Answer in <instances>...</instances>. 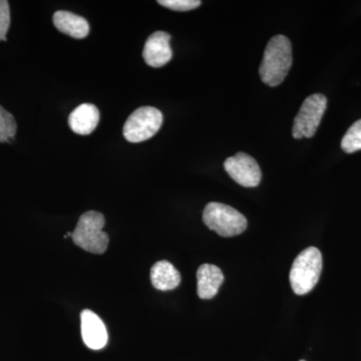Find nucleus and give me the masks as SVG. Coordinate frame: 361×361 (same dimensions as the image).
<instances>
[{
	"mask_svg": "<svg viewBox=\"0 0 361 361\" xmlns=\"http://www.w3.org/2000/svg\"><path fill=\"white\" fill-rule=\"evenodd\" d=\"M292 66L290 40L284 35H275L268 42L259 68L261 80L269 87L281 85Z\"/></svg>",
	"mask_w": 361,
	"mask_h": 361,
	"instance_id": "f257e3e1",
	"label": "nucleus"
},
{
	"mask_svg": "<svg viewBox=\"0 0 361 361\" xmlns=\"http://www.w3.org/2000/svg\"><path fill=\"white\" fill-rule=\"evenodd\" d=\"M322 254L316 247L301 252L292 264L289 280L297 295L310 293L319 281L322 271Z\"/></svg>",
	"mask_w": 361,
	"mask_h": 361,
	"instance_id": "f03ea898",
	"label": "nucleus"
},
{
	"mask_svg": "<svg viewBox=\"0 0 361 361\" xmlns=\"http://www.w3.org/2000/svg\"><path fill=\"white\" fill-rule=\"evenodd\" d=\"M104 217L97 211H89L80 216L77 227L71 234L75 245L94 254H104L109 245V236L104 231Z\"/></svg>",
	"mask_w": 361,
	"mask_h": 361,
	"instance_id": "7ed1b4c3",
	"label": "nucleus"
},
{
	"mask_svg": "<svg viewBox=\"0 0 361 361\" xmlns=\"http://www.w3.org/2000/svg\"><path fill=\"white\" fill-rule=\"evenodd\" d=\"M203 222L209 229L222 237H233L245 231L247 219L243 214L226 204H207L203 212Z\"/></svg>",
	"mask_w": 361,
	"mask_h": 361,
	"instance_id": "20e7f679",
	"label": "nucleus"
},
{
	"mask_svg": "<svg viewBox=\"0 0 361 361\" xmlns=\"http://www.w3.org/2000/svg\"><path fill=\"white\" fill-rule=\"evenodd\" d=\"M163 114L153 106L137 109L123 126V137L130 142H141L151 139L161 129Z\"/></svg>",
	"mask_w": 361,
	"mask_h": 361,
	"instance_id": "39448f33",
	"label": "nucleus"
},
{
	"mask_svg": "<svg viewBox=\"0 0 361 361\" xmlns=\"http://www.w3.org/2000/svg\"><path fill=\"white\" fill-rule=\"evenodd\" d=\"M327 106V99L324 94H314L303 102L300 111L294 120L292 135L294 139L311 137L319 127L322 116Z\"/></svg>",
	"mask_w": 361,
	"mask_h": 361,
	"instance_id": "423d86ee",
	"label": "nucleus"
},
{
	"mask_svg": "<svg viewBox=\"0 0 361 361\" xmlns=\"http://www.w3.org/2000/svg\"><path fill=\"white\" fill-rule=\"evenodd\" d=\"M224 168L235 182L246 188L257 187L262 173L257 161L245 153H238L225 161Z\"/></svg>",
	"mask_w": 361,
	"mask_h": 361,
	"instance_id": "0eeeda50",
	"label": "nucleus"
},
{
	"mask_svg": "<svg viewBox=\"0 0 361 361\" xmlns=\"http://www.w3.org/2000/svg\"><path fill=\"white\" fill-rule=\"evenodd\" d=\"M171 35L165 32H156L149 35L142 51V58L152 68H161L172 59L170 47Z\"/></svg>",
	"mask_w": 361,
	"mask_h": 361,
	"instance_id": "6e6552de",
	"label": "nucleus"
},
{
	"mask_svg": "<svg viewBox=\"0 0 361 361\" xmlns=\"http://www.w3.org/2000/svg\"><path fill=\"white\" fill-rule=\"evenodd\" d=\"M80 322L85 345L94 350L104 348L108 342V332L101 318L92 310H85L80 314Z\"/></svg>",
	"mask_w": 361,
	"mask_h": 361,
	"instance_id": "1a4fd4ad",
	"label": "nucleus"
},
{
	"mask_svg": "<svg viewBox=\"0 0 361 361\" xmlns=\"http://www.w3.org/2000/svg\"><path fill=\"white\" fill-rule=\"evenodd\" d=\"M99 122V111L94 104H82L71 111L68 125L73 133L87 135L92 134Z\"/></svg>",
	"mask_w": 361,
	"mask_h": 361,
	"instance_id": "9d476101",
	"label": "nucleus"
},
{
	"mask_svg": "<svg viewBox=\"0 0 361 361\" xmlns=\"http://www.w3.org/2000/svg\"><path fill=\"white\" fill-rule=\"evenodd\" d=\"M224 275L219 267L212 264H203L197 271L198 282V296L201 299H212L219 291L221 285L224 282Z\"/></svg>",
	"mask_w": 361,
	"mask_h": 361,
	"instance_id": "9b49d317",
	"label": "nucleus"
},
{
	"mask_svg": "<svg viewBox=\"0 0 361 361\" xmlns=\"http://www.w3.org/2000/svg\"><path fill=\"white\" fill-rule=\"evenodd\" d=\"M54 25L59 32L73 39H82L90 33V25L82 16L70 11H59L54 14Z\"/></svg>",
	"mask_w": 361,
	"mask_h": 361,
	"instance_id": "f8f14e48",
	"label": "nucleus"
},
{
	"mask_svg": "<svg viewBox=\"0 0 361 361\" xmlns=\"http://www.w3.org/2000/svg\"><path fill=\"white\" fill-rule=\"evenodd\" d=\"M151 281L158 290H173L179 286L180 275L175 266L168 261H159L152 267Z\"/></svg>",
	"mask_w": 361,
	"mask_h": 361,
	"instance_id": "ddd939ff",
	"label": "nucleus"
},
{
	"mask_svg": "<svg viewBox=\"0 0 361 361\" xmlns=\"http://www.w3.org/2000/svg\"><path fill=\"white\" fill-rule=\"evenodd\" d=\"M16 130L18 126L14 116L0 106V142H11Z\"/></svg>",
	"mask_w": 361,
	"mask_h": 361,
	"instance_id": "4468645a",
	"label": "nucleus"
},
{
	"mask_svg": "<svg viewBox=\"0 0 361 361\" xmlns=\"http://www.w3.org/2000/svg\"><path fill=\"white\" fill-rule=\"evenodd\" d=\"M341 148L345 153L351 154L361 149V120L349 128L341 141Z\"/></svg>",
	"mask_w": 361,
	"mask_h": 361,
	"instance_id": "2eb2a0df",
	"label": "nucleus"
},
{
	"mask_svg": "<svg viewBox=\"0 0 361 361\" xmlns=\"http://www.w3.org/2000/svg\"><path fill=\"white\" fill-rule=\"evenodd\" d=\"M158 4L176 11H189L198 8L202 2L199 0H159Z\"/></svg>",
	"mask_w": 361,
	"mask_h": 361,
	"instance_id": "dca6fc26",
	"label": "nucleus"
},
{
	"mask_svg": "<svg viewBox=\"0 0 361 361\" xmlns=\"http://www.w3.org/2000/svg\"><path fill=\"white\" fill-rule=\"evenodd\" d=\"M11 26V8L8 1L0 0V42L6 40V33Z\"/></svg>",
	"mask_w": 361,
	"mask_h": 361,
	"instance_id": "f3484780",
	"label": "nucleus"
},
{
	"mask_svg": "<svg viewBox=\"0 0 361 361\" xmlns=\"http://www.w3.org/2000/svg\"><path fill=\"white\" fill-rule=\"evenodd\" d=\"M300 361H306V360H300Z\"/></svg>",
	"mask_w": 361,
	"mask_h": 361,
	"instance_id": "a211bd4d",
	"label": "nucleus"
}]
</instances>
